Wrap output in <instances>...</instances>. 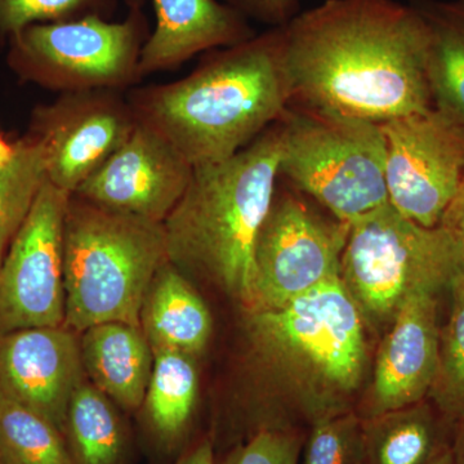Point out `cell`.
<instances>
[{"instance_id":"6da1fadb","label":"cell","mask_w":464,"mask_h":464,"mask_svg":"<svg viewBox=\"0 0 464 464\" xmlns=\"http://www.w3.org/2000/svg\"><path fill=\"white\" fill-rule=\"evenodd\" d=\"M285 53L292 106L377 124L433 108L411 5L325 0L285 25Z\"/></svg>"},{"instance_id":"7a4b0ae2","label":"cell","mask_w":464,"mask_h":464,"mask_svg":"<svg viewBox=\"0 0 464 464\" xmlns=\"http://www.w3.org/2000/svg\"><path fill=\"white\" fill-rule=\"evenodd\" d=\"M137 121L176 146L192 167L246 148L289 108L285 26L208 52L190 75L128 96Z\"/></svg>"},{"instance_id":"3957f363","label":"cell","mask_w":464,"mask_h":464,"mask_svg":"<svg viewBox=\"0 0 464 464\" xmlns=\"http://www.w3.org/2000/svg\"><path fill=\"white\" fill-rule=\"evenodd\" d=\"M276 123L237 154L195 167L188 190L164 221L168 259L253 304L255 249L279 185Z\"/></svg>"},{"instance_id":"277c9868","label":"cell","mask_w":464,"mask_h":464,"mask_svg":"<svg viewBox=\"0 0 464 464\" xmlns=\"http://www.w3.org/2000/svg\"><path fill=\"white\" fill-rule=\"evenodd\" d=\"M167 262L163 225L72 195L65 218L63 326L75 333L112 322L141 328L143 301Z\"/></svg>"},{"instance_id":"5b68a950","label":"cell","mask_w":464,"mask_h":464,"mask_svg":"<svg viewBox=\"0 0 464 464\" xmlns=\"http://www.w3.org/2000/svg\"><path fill=\"white\" fill-rule=\"evenodd\" d=\"M362 320L338 276L282 307L253 311L249 334L258 355L316 402L319 418L337 413L332 402L362 381L366 364Z\"/></svg>"},{"instance_id":"8992f818","label":"cell","mask_w":464,"mask_h":464,"mask_svg":"<svg viewBox=\"0 0 464 464\" xmlns=\"http://www.w3.org/2000/svg\"><path fill=\"white\" fill-rule=\"evenodd\" d=\"M279 125V177L342 222L389 203L381 124L290 105Z\"/></svg>"},{"instance_id":"52a82bcc","label":"cell","mask_w":464,"mask_h":464,"mask_svg":"<svg viewBox=\"0 0 464 464\" xmlns=\"http://www.w3.org/2000/svg\"><path fill=\"white\" fill-rule=\"evenodd\" d=\"M463 261L444 227L415 224L389 201L351 222L340 277L362 319L383 325L418 290L447 288Z\"/></svg>"},{"instance_id":"ba28073f","label":"cell","mask_w":464,"mask_h":464,"mask_svg":"<svg viewBox=\"0 0 464 464\" xmlns=\"http://www.w3.org/2000/svg\"><path fill=\"white\" fill-rule=\"evenodd\" d=\"M123 21L87 16L36 24L12 36L8 63L24 81L61 92H123L139 83L140 57L150 26L142 5Z\"/></svg>"},{"instance_id":"9c48e42d","label":"cell","mask_w":464,"mask_h":464,"mask_svg":"<svg viewBox=\"0 0 464 464\" xmlns=\"http://www.w3.org/2000/svg\"><path fill=\"white\" fill-rule=\"evenodd\" d=\"M299 194L275 191L256 243L250 313L282 307L340 276L350 224L323 218Z\"/></svg>"},{"instance_id":"30bf717a","label":"cell","mask_w":464,"mask_h":464,"mask_svg":"<svg viewBox=\"0 0 464 464\" xmlns=\"http://www.w3.org/2000/svg\"><path fill=\"white\" fill-rule=\"evenodd\" d=\"M72 194L45 181L0 265V335L65 323V218Z\"/></svg>"},{"instance_id":"8fae6325","label":"cell","mask_w":464,"mask_h":464,"mask_svg":"<svg viewBox=\"0 0 464 464\" xmlns=\"http://www.w3.org/2000/svg\"><path fill=\"white\" fill-rule=\"evenodd\" d=\"M391 206L436 227L464 177V125L432 108L381 124Z\"/></svg>"},{"instance_id":"7c38bea8","label":"cell","mask_w":464,"mask_h":464,"mask_svg":"<svg viewBox=\"0 0 464 464\" xmlns=\"http://www.w3.org/2000/svg\"><path fill=\"white\" fill-rule=\"evenodd\" d=\"M137 125L121 92H65L34 111L30 133L42 142L47 179L61 190L76 188L130 139Z\"/></svg>"},{"instance_id":"4fadbf2b","label":"cell","mask_w":464,"mask_h":464,"mask_svg":"<svg viewBox=\"0 0 464 464\" xmlns=\"http://www.w3.org/2000/svg\"><path fill=\"white\" fill-rule=\"evenodd\" d=\"M192 172L176 146L137 121L124 145L72 195L163 225L188 190Z\"/></svg>"},{"instance_id":"5bb4252c","label":"cell","mask_w":464,"mask_h":464,"mask_svg":"<svg viewBox=\"0 0 464 464\" xmlns=\"http://www.w3.org/2000/svg\"><path fill=\"white\" fill-rule=\"evenodd\" d=\"M85 380L78 333L63 325L0 335V392L41 414L63 435L70 400Z\"/></svg>"},{"instance_id":"9a60e30c","label":"cell","mask_w":464,"mask_h":464,"mask_svg":"<svg viewBox=\"0 0 464 464\" xmlns=\"http://www.w3.org/2000/svg\"><path fill=\"white\" fill-rule=\"evenodd\" d=\"M438 293L418 290L405 299L378 351L369 417L418 404L439 371Z\"/></svg>"},{"instance_id":"2e32d148","label":"cell","mask_w":464,"mask_h":464,"mask_svg":"<svg viewBox=\"0 0 464 464\" xmlns=\"http://www.w3.org/2000/svg\"><path fill=\"white\" fill-rule=\"evenodd\" d=\"M148 0H127L143 5ZM154 30L140 57L142 78L176 69L201 52L231 47L256 35L248 18L218 0H151Z\"/></svg>"},{"instance_id":"e0dca14e","label":"cell","mask_w":464,"mask_h":464,"mask_svg":"<svg viewBox=\"0 0 464 464\" xmlns=\"http://www.w3.org/2000/svg\"><path fill=\"white\" fill-rule=\"evenodd\" d=\"M81 334L91 383L125 411L141 408L154 365V353L142 329L112 322L97 324Z\"/></svg>"},{"instance_id":"ac0fdd59","label":"cell","mask_w":464,"mask_h":464,"mask_svg":"<svg viewBox=\"0 0 464 464\" xmlns=\"http://www.w3.org/2000/svg\"><path fill=\"white\" fill-rule=\"evenodd\" d=\"M140 324L152 353L179 351L195 356L212 334L209 308L179 268L167 262L143 301Z\"/></svg>"},{"instance_id":"d6986e66","label":"cell","mask_w":464,"mask_h":464,"mask_svg":"<svg viewBox=\"0 0 464 464\" xmlns=\"http://www.w3.org/2000/svg\"><path fill=\"white\" fill-rule=\"evenodd\" d=\"M427 29L426 70L433 108L464 125V0H409Z\"/></svg>"},{"instance_id":"ffe728a7","label":"cell","mask_w":464,"mask_h":464,"mask_svg":"<svg viewBox=\"0 0 464 464\" xmlns=\"http://www.w3.org/2000/svg\"><path fill=\"white\" fill-rule=\"evenodd\" d=\"M194 357L179 351H155L143 408L149 429L166 447L185 435L199 392Z\"/></svg>"},{"instance_id":"44dd1931","label":"cell","mask_w":464,"mask_h":464,"mask_svg":"<svg viewBox=\"0 0 464 464\" xmlns=\"http://www.w3.org/2000/svg\"><path fill=\"white\" fill-rule=\"evenodd\" d=\"M63 438L74 464H123V424L111 400L88 378L70 400Z\"/></svg>"},{"instance_id":"7402d4cb","label":"cell","mask_w":464,"mask_h":464,"mask_svg":"<svg viewBox=\"0 0 464 464\" xmlns=\"http://www.w3.org/2000/svg\"><path fill=\"white\" fill-rule=\"evenodd\" d=\"M440 451L435 420L423 406L371 418L362 430L368 464H429Z\"/></svg>"},{"instance_id":"603a6c76","label":"cell","mask_w":464,"mask_h":464,"mask_svg":"<svg viewBox=\"0 0 464 464\" xmlns=\"http://www.w3.org/2000/svg\"><path fill=\"white\" fill-rule=\"evenodd\" d=\"M47 179L44 148L27 134L16 142L11 161L0 168V265Z\"/></svg>"},{"instance_id":"cb8c5ba5","label":"cell","mask_w":464,"mask_h":464,"mask_svg":"<svg viewBox=\"0 0 464 464\" xmlns=\"http://www.w3.org/2000/svg\"><path fill=\"white\" fill-rule=\"evenodd\" d=\"M0 453L5 464H74L54 424L2 392Z\"/></svg>"},{"instance_id":"d4e9b609","label":"cell","mask_w":464,"mask_h":464,"mask_svg":"<svg viewBox=\"0 0 464 464\" xmlns=\"http://www.w3.org/2000/svg\"><path fill=\"white\" fill-rule=\"evenodd\" d=\"M447 289L450 315L440 333L439 371L431 392L442 411L459 417L464 413V261Z\"/></svg>"},{"instance_id":"484cf974","label":"cell","mask_w":464,"mask_h":464,"mask_svg":"<svg viewBox=\"0 0 464 464\" xmlns=\"http://www.w3.org/2000/svg\"><path fill=\"white\" fill-rule=\"evenodd\" d=\"M116 0H0V38L36 24L63 23L87 16L111 18Z\"/></svg>"},{"instance_id":"4316f807","label":"cell","mask_w":464,"mask_h":464,"mask_svg":"<svg viewBox=\"0 0 464 464\" xmlns=\"http://www.w3.org/2000/svg\"><path fill=\"white\" fill-rule=\"evenodd\" d=\"M362 457V430L353 414H326L314 420L302 464H356Z\"/></svg>"},{"instance_id":"83f0119b","label":"cell","mask_w":464,"mask_h":464,"mask_svg":"<svg viewBox=\"0 0 464 464\" xmlns=\"http://www.w3.org/2000/svg\"><path fill=\"white\" fill-rule=\"evenodd\" d=\"M301 440L295 433L262 429L232 451L225 464H298Z\"/></svg>"},{"instance_id":"f1b7e54d","label":"cell","mask_w":464,"mask_h":464,"mask_svg":"<svg viewBox=\"0 0 464 464\" xmlns=\"http://www.w3.org/2000/svg\"><path fill=\"white\" fill-rule=\"evenodd\" d=\"M226 3L244 17L270 27L288 25L299 14L298 0H226Z\"/></svg>"},{"instance_id":"f546056e","label":"cell","mask_w":464,"mask_h":464,"mask_svg":"<svg viewBox=\"0 0 464 464\" xmlns=\"http://www.w3.org/2000/svg\"><path fill=\"white\" fill-rule=\"evenodd\" d=\"M440 226L451 235L464 256V177L453 200L445 210Z\"/></svg>"},{"instance_id":"4dcf8cb0","label":"cell","mask_w":464,"mask_h":464,"mask_svg":"<svg viewBox=\"0 0 464 464\" xmlns=\"http://www.w3.org/2000/svg\"><path fill=\"white\" fill-rule=\"evenodd\" d=\"M177 464H215V451L209 439H203L186 453Z\"/></svg>"},{"instance_id":"1f68e13d","label":"cell","mask_w":464,"mask_h":464,"mask_svg":"<svg viewBox=\"0 0 464 464\" xmlns=\"http://www.w3.org/2000/svg\"><path fill=\"white\" fill-rule=\"evenodd\" d=\"M451 454H453V464H464V413L459 415L456 442L451 449Z\"/></svg>"},{"instance_id":"d6a6232c","label":"cell","mask_w":464,"mask_h":464,"mask_svg":"<svg viewBox=\"0 0 464 464\" xmlns=\"http://www.w3.org/2000/svg\"><path fill=\"white\" fill-rule=\"evenodd\" d=\"M14 151H16V142L12 143L7 141L5 137L0 133V168L5 167L14 158Z\"/></svg>"},{"instance_id":"836d02e7","label":"cell","mask_w":464,"mask_h":464,"mask_svg":"<svg viewBox=\"0 0 464 464\" xmlns=\"http://www.w3.org/2000/svg\"><path fill=\"white\" fill-rule=\"evenodd\" d=\"M429 464H453V454H451L450 449H444V450L440 451L438 456L433 458Z\"/></svg>"},{"instance_id":"e575fe53","label":"cell","mask_w":464,"mask_h":464,"mask_svg":"<svg viewBox=\"0 0 464 464\" xmlns=\"http://www.w3.org/2000/svg\"><path fill=\"white\" fill-rule=\"evenodd\" d=\"M356 464H368V463H366L364 460V458L362 457V458H360L359 462H357Z\"/></svg>"},{"instance_id":"d590c367","label":"cell","mask_w":464,"mask_h":464,"mask_svg":"<svg viewBox=\"0 0 464 464\" xmlns=\"http://www.w3.org/2000/svg\"><path fill=\"white\" fill-rule=\"evenodd\" d=\"M0 464H5V459H3L2 453H0Z\"/></svg>"}]
</instances>
